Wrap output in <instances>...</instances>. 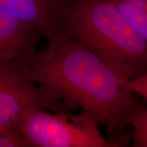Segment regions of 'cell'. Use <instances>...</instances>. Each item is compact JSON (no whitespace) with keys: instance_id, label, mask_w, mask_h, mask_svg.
<instances>
[{"instance_id":"obj_8","label":"cell","mask_w":147,"mask_h":147,"mask_svg":"<svg viewBox=\"0 0 147 147\" xmlns=\"http://www.w3.org/2000/svg\"><path fill=\"white\" fill-rule=\"evenodd\" d=\"M129 125L134 127L131 138L134 140L133 146H147V109L142 104L138 110L134 114Z\"/></svg>"},{"instance_id":"obj_5","label":"cell","mask_w":147,"mask_h":147,"mask_svg":"<svg viewBox=\"0 0 147 147\" xmlns=\"http://www.w3.org/2000/svg\"><path fill=\"white\" fill-rule=\"evenodd\" d=\"M43 38L38 29L0 13V57L32 62Z\"/></svg>"},{"instance_id":"obj_10","label":"cell","mask_w":147,"mask_h":147,"mask_svg":"<svg viewBox=\"0 0 147 147\" xmlns=\"http://www.w3.org/2000/svg\"><path fill=\"white\" fill-rule=\"evenodd\" d=\"M127 89L135 92L147 100V73L129 80L125 84Z\"/></svg>"},{"instance_id":"obj_3","label":"cell","mask_w":147,"mask_h":147,"mask_svg":"<svg viewBox=\"0 0 147 147\" xmlns=\"http://www.w3.org/2000/svg\"><path fill=\"white\" fill-rule=\"evenodd\" d=\"M27 147H115L87 113H53L27 108L14 121Z\"/></svg>"},{"instance_id":"obj_6","label":"cell","mask_w":147,"mask_h":147,"mask_svg":"<svg viewBox=\"0 0 147 147\" xmlns=\"http://www.w3.org/2000/svg\"><path fill=\"white\" fill-rule=\"evenodd\" d=\"M53 0H0V13L29 24L43 35L52 25Z\"/></svg>"},{"instance_id":"obj_4","label":"cell","mask_w":147,"mask_h":147,"mask_svg":"<svg viewBox=\"0 0 147 147\" xmlns=\"http://www.w3.org/2000/svg\"><path fill=\"white\" fill-rule=\"evenodd\" d=\"M72 113L78 107L33 78L29 62L0 57V127L12 125L27 108Z\"/></svg>"},{"instance_id":"obj_2","label":"cell","mask_w":147,"mask_h":147,"mask_svg":"<svg viewBox=\"0 0 147 147\" xmlns=\"http://www.w3.org/2000/svg\"><path fill=\"white\" fill-rule=\"evenodd\" d=\"M51 18L53 25L109 66L125 87L147 73V39L107 0H53Z\"/></svg>"},{"instance_id":"obj_11","label":"cell","mask_w":147,"mask_h":147,"mask_svg":"<svg viewBox=\"0 0 147 147\" xmlns=\"http://www.w3.org/2000/svg\"><path fill=\"white\" fill-rule=\"evenodd\" d=\"M146 1H147V0H146Z\"/></svg>"},{"instance_id":"obj_1","label":"cell","mask_w":147,"mask_h":147,"mask_svg":"<svg viewBox=\"0 0 147 147\" xmlns=\"http://www.w3.org/2000/svg\"><path fill=\"white\" fill-rule=\"evenodd\" d=\"M43 38L47 49L29 63L35 81L102 124L115 147L127 146L131 138L127 126L142 103L97 55L54 25Z\"/></svg>"},{"instance_id":"obj_9","label":"cell","mask_w":147,"mask_h":147,"mask_svg":"<svg viewBox=\"0 0 147 147\" xmlns=\"http://www.w3.org/2000/svg\"><path fill=\"white\" fill-rule=\"evenodd\" d=\"M0 147H27L14 123L0 127Z\"/></svg>"},{"instance_id":"obj_7","label":"cell","mask_w":147,"mask_h":147,"mask_svg":"<svg viewBox=\"0 0 147 147\" xmlns=\"http://www.w3.org/2000/svg\"><path fill=\"white\" fill-rule=\"evenodd\" d=\"M130 25L147 39L146 0H107Z\"/></svg>"}]
</instances>
